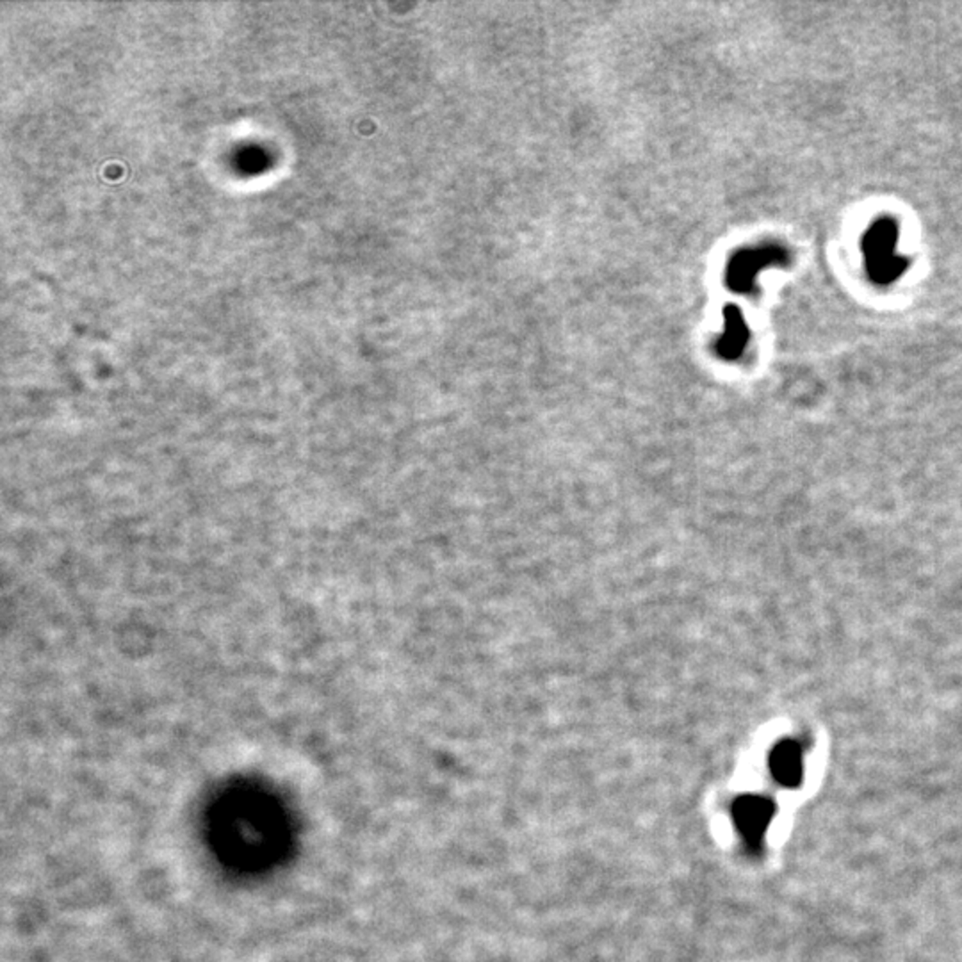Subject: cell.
Returning a JSON list of instances; mask_svg holds the SVG:
<instances>
[{
	"mask_svg": "<svg viewBox=\"0 0 962 962\" xmlns=\"http://www.w3.org/2000/svg\"><path fill=\"white\" fill-rule=\"evenodd\" d=\"M772 820V806L761 797L739 799L734 806V822L748 843H755Z\"/></svg>",
	"mask_w": 962,
	"mask_h": 962,
	"instance_id": "6da1fadb",
	"label": "cell"
},
{
	"mask_svg": "<svg viewBox=\"0 0 962 962\" xmlns=\"http://www.w3.org/2000/svg\"><path fill=\"white\" fill-rule=\"evenodd\" d=\"M770 766H772L774 776L783 785H797L802 776V755L801 748L794 741H785L778 745L770 757Z\"/></svg>",
	"mask_w": 962,
	"mask_h": 962,
	"instance_id": "7a4b0ae2",
	"label": "cell"
}]
</instances>
